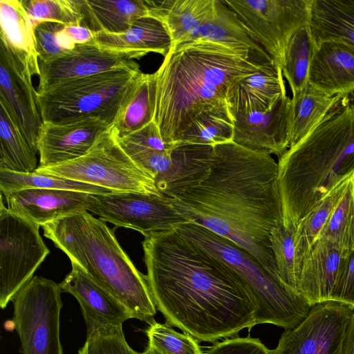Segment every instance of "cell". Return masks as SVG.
Segmentation results:
<instances>
[{
	"instance_id": "31",
	"label": "cell",
	"mask_w": 354,
	"mask_h": 354,
	"mask_svg": "<svg viewBox=\"0 0 354 354\" xmlns=\"http://www.w3.org/2000/svg\"><path fill=\"white\" fill-rule=\"evenodd\" d=\"M0 169L19 173L36 170L37 150L30 144L8 109L0 102Z\"/></svg>"
},
{
	"instance_id": "16",
	"label": "cell",
	"mask_w": 354,
	"mask_h": 354,
	"mask_svg": "<svg viewBox=\"0 0 354 354\" xmlns=\"http://www.w3.org/2000/svg\"><path fill=\"white\" fill-rule=\"evenodd\" d=\"M111 127L96 118L61 124L43 122L37 140L39 167L54 166L84 156Z\"/></svg>"
},
{
	"instance_id": "30",
	"label": "cell",
	"mask_w": 354,
	"mask_h": 354,
	"mask_svg": "<svg viewBox=\"0 0 354 354\" xmlns=\"http://www.w3.org/2000/svg\"><path fill=\"white\" fill-rule=\"evenodd\" d=\"M156 86L153 73H142L131 91L111 128L122 138L153 121Z\"/></svg>"
},
{
	"instance_id": "15",
	"label": "cell",
	"mask_w": 354,
	"mask_h": 354,
	"mask_svg": "<svg viewBox=\"0 0 354 354\" xmlns=\"http://www.w3.org/2000/svg\"><path fill=\"white\" fill-rule=\"evenodd\" d=\"M290 111L291 98L286 94L270 111L233 114L232 142L280 158L290 145Z\"/></svg>"
},
{
	"instance_id": "11",
	"label": "cell",
	"mask_w": 354,
	"mask_h": 354,
	"mask_svg": "<svg viewBox=\"0 0 354 354\" xmlns=\"http://www.w3.org/2000/svg\"><path fill=\"white\" fill-rule=\"evenodd\" d=\"M282 67L288 43L309 24L312 0H223Z\"/></svg>"
},
{
	"instance_id": "35",
	"label": "cell",
	"mask_w": 354,
	"mask_h": 354,
	"mask_svg": "<svg viewBox=\"0 0 354 354\" xmlns=\"http://www.w3.org/2000/svg\"><path fill=\"white\" fill-rule=\"evenodd\" d=\"M41 188L74 190L93 194L113 193L109 189L68 178L41 174L37 171L19 173L0 169V192L17 191Z\"/></svg>"
},
{
	"instance_id": "4",
	"label": "cell",
	"mask_w": 354,
	"mask_h": 354,
	"mask_svg": "<svg viewBox=\"0 0 354 354\" xmlns=\"http://www.w3.org/2000/svg\"><path fill=\"white\" fill-rule=\"evenodd\" d=\"M344 99L279 158L277 182L284 225L297 227L354 174V100Z\"/></svg>"
},
{
	"instance_id": "27",
	"label": "cell",
	"mask_w": 354,
	"mask_h": 354,
	"mask_svg": "<svg viewBox=\"0 0 354 354\" xmlns=\"http://www.w3.org/2000/svg\"><path fill=\"white\" fill-rule=\"evenodd\" d=\"M82 16L81 26L93 33L117 34L137 19L149 16L146 0H76Z\"/></svg>"
},
{
	"instance_id": "29",
	"label": "cell",
	"mask_w": 354,
	"mask_h": 354,
	"mask_svg": "<svg viewBox=\"0 0 354 354\" xmlns=\"http://www.w3.org/2000/svg\"><path fill=\"white\" fill-rule=\"evenodd\" d=\"M342 99L329 97L308 84L292 95L289 148L310 133Z\"/></svg>"
},
{
	"instance_id": "1",
	"label": "cell",
	"mask_w": 354,
	"mask_h": 354,
	"mask_svg": "<svg viewBox=\"0 0 354 354\" xmlns=\"http://www.w3.org/2000/svg\"><path fill=\"white\" fill-rule=\"evenodd\" d=\"M142 245L149 284L166 322L209 342L257 324L254 304L238 275L178 228L145 236Z\"/></svg>"
},
{
	"instance_id": "21",
	"label": "cell",
	"mask_w": 354,
	"mask_h": 354,
	"mask_svg": "<svg viewBox=\"0 0 354 354\" xmlns=\"http://www.w3.org/2000/svg\"><path fill=\"white\" fill-rule=\"evenodd\" d=\"M308 84L329 97L354 94V51L333 41L315 44Z\"/></svg>"
},
{
	"instance_id": "26",
	"label": "cell",
	"mask_w": 354,
	"mask_h": 354,
	"mask_svg": "<svg viewBox=\"0 0 354 354\" xmlns=\"http://www.w3.org/2000/svg\"><path fill=\"white\" fill-rule=\"evenodd\" d=\"M0 38L30 71L39 76L34 26L21 0H0Z\"/></svg>"
},
{
	"instance_id": "44",
	"label": "cell",
	"mask_w": 354,
	"mask_h": 354,
	"mask_svg": "<svg viewBox=\"0 0 354 354\" xmlns=\"http://www.w3.org/2000/svg\"><path fill=\"white\" fill-rule=\"evenodd\" d=\"M331 301L354 308V250L346 257L333 290Z\"/></svg>"
},
{
	"instance_id": "13",
	"label": "cell",
	"mask_w": 354,
	"mask_h": 354,
	"mask_svg": "<svg viewBox=\"0 0 354 354\" xmlns=\"http://www.w3.org/2000/svg\"><path fill=\"white\" fill-rule=\"evenodd\" d=\"M354 308L334 301L313 306L296 326L285 330L274 354H341Z\"/></svg>"
},
{
	"instance_id": "22",
	"label": "cell",
	"mask_w": 354,
	"mask_h": 354,
	"mask_svg": "<svg viewBox=\"0 0 354 354\" xmlns=\"http://www.w3.org/2000/svg\"><path fill=\"white\" fill-rule=\"evenodd\" d=\"M285 95L282 69L273 61L259 71L233 83L228 88L225 102L232 115L265 112L272 109Z\"/></svg>"
},
{
	"instance_id": "12",
	"label": "cell",
	"mask_w": 354,
	"mask_h": 354,
	"mask_svg": "<svg viewBox=\"0 0 354 354\" xmlns=\"http://www.w3.org/2000/svg\"><path fill=\"white\" fill-rule=\"evenodd\" d=\"M88 212L116 228H130L144 237L189 223L175 208L173 198L164 195L139 192L91 194Z\"/></svg>"
},
{
	"instance_id": "41",
	"label": "cell",
	"mask_w": 354,
	"mask_h": 354,
	"mask_svg": "<svg viewBox=\"0 0 354 354\" xmlns=\"http://www.w3.org/2000/svg\"><path fill=\"white\" fill-rule=\"evenodd\" d=\"M117 140L129 157L146 151L168 150L178 143H166L153 121L127 136L117 138Z\"/></svg>"
},
{
	"instance_id": "28",
	"label": "cell",
	"mask_w": 354,
	"mask_h": 354,
	"mask_svg": "<svg viewBox=\"0 0 354 354\" xmlns=\"http://www.w3.org/2000/svg\"><path fill=\"white\" fill-rule=\"evenodd\" d=\"M309 27L314 44L333 41L354 51V0H312Z\"/></svg>"
},
{
	"instance_id": "34",
	"label": "cell",
	"mask_w": 354,
	"mask_h": 354,
	"mask_svg": "<svg viewBox=\"0 0 354 354\" xmlns=\"http://www.w3.org/2000/svg\"><path fill=\"white\" fill-rule=\"evenodd\" d=\"M314 46L309 24L297 30L288 43L281 69L292 95L308 84Z\"/></svg>"
},
{
	"instance_id": "42",
	"label": "cell",
	"mask_w": 354,
	"mask_h": 354,
	"mask_svg": "<svg viewBox=\"0 0 354 354\" xmlns=\"http://www.w3.org/2000/svg\"><path fill=\"white\" fill-rule=\"evenodd\" d=\"M66 26L55 21H41L34 26L36 49L39 62L57 58L68 50L61 43L59 32Z\"/></svg>"
},
{
	"instance_id": "37",
	"label": "cell",
	"mask_w": 354,
	"mask_h": 354,
	"mask_svg": "<svg viewBox=\"0 0 354 354\" xmlns=\"http://www.w3.org/2000/svg\"><path fill=\"white\" fill-rule=\"evenodd\" d=\"M147 354H203L198 341L187 333L176 331L167 322L149 324L146 330Z\"/></svg>"
},
{
	"instance_id": "3",
	"label": "cell",
	"mask_w": 354,
	"mask_h": 354,
	"mask_svg": "<svg viewBox=\"0 0 354 354\" xmlns=\"http://www.w3.org/2000/svg\"><path fill=\"white\" fill-rule=\"evenodd\" d=\"M271 62L263 63L249 53L204 39L171 48L153 73V121L162 140L168 144L178 142L200 113L226 104L227 92L233 83Z\"/></svg>"
},
{
	"instance_id": "5",
	"label": "cell",
	"mask_w": 354,
	"mask_h": 354,
	"mask_svg": "<svg viewBox=\"0 0 354 354\" xmlns=\"http://www.w3.org/2000/svg\"><path fill=\"white\" fill-rule=\"evenodd\" d=\"M42 227L44 235L77 263L131 313L132 318L155 322L156 303L147 276L140 272L119 244L115 228L88 211Z\"/></svg>"
},
{
	"instance_id": "9",
	"label": "cell",
	"mask_w": 354,
	"mask_h": 354,
	"mask_svg": "<svg viewBox=\"0 0 354 354\" xmlns=\"http://www.w3.org/2000/svg\"><path fill=\"white\" fill-rule=\"evenodd\" d=\"M62 292L59 283L34 276L12 299V321L22 354H63L59 338Z\"/></svg>"
},
{
	"instance_id": "46",
	"label": "cell",
	"mask_w": 354,
	"mask_h": 354,
	"mask_svg": "<svg viewBox=\"0 0 354 354\" xmlns=\"http://www.w3.org/2000/svg\"><path fill=\"white\" fill-rule=\"evenodd\" d=\"M341 354H354V312L344 333Z\"/></svg>"
},
{
	"instance_id": "8",
	"label": "cell",
	"mask_w": 354,
	"mask_h": 354,
	"mask_svg": "<svg viewBox=\"0 0 354 354\" xmlns=\"http://www.w3.org/2000/svg\"><path fill=\"white\" fill-rule=\"evenodd\" d=\"M35 171L109 189L113 193L139 192L162 195L153 177L122 149L111 127L84 156Z\"/></svg>"
},
{
	"instance_id": "18",
	"label": "cell",
	"mask_w": 354,
	"mask_h": 354,
	"mask_svg": "<svg viewBox=\"0 0 354 354\" xmlns=\"http://www.w3.org/2000/svg\"><path fill=\"white\" fill-rule=\"evenodd\" d=\"M61 282L62 292L77 300L87 327V333L104 328L122 326L132 318L125 306L95 283L77 263Z\"/></svg>"
},
{
	"instance_id": "40",
	"label": "cell",
	"mask_w": 354,
	"mask_h": 354,
	"mask_svg": "<svg viewBox=\"0 0 354 354\" xmlns=\"http://www.w3.org/2000/svg\"><path fill=\"white\" fill-rule=\"evenodd\" d=\"M78 354H147L138 352L127 342L122 326L100 329L86 333V340Z\"/></svg>"
},
{
	"instance_id": "25",
	"label": "cell",
	"mask_w": 354,
	"mask_h": 354,
	"mask_svg": "<svg viewBox=\"0 0 354 354\" xmlns=\"http://www.w3.org/2000/svg\"><path fill=\"white\" fill-rule=\"evenodd\" d=\"M196 39L249 53L263 63L273 61L249 28L223 0H215L213 14L201 28Z\"/></svg>"
},
{
	"instance_id": "24",
	"label": "cell",
	"mask_w": 354,
	"mask_h": 354,
	"mask_svg": "<svg viewBox=\"0 0 354 354\" xmlns=\"http://www.w3.org/2000/svg\"><path fill=\"white\" fill-rule=\"evenodd\" d=\"M149 16L166 28L172 48L197 39L202 26L212 17L215 0H146Z\"/></svg>"
},
{
	"instance_id": "20",
	"label": "cell",
	"mask_w": 354,
	"mask_h": 354,
	"mask_svg": "<svg viewBox=\"0 0 354 354\" xmlns=\"http://www.w3.org/2000/svg\"><path fill=\"white\" fill-rule=\"evenodd\" d=\"M346 257L334 242L319 238L300 266L297 292L312 306L331 301Z\"/></svg>"
},
{
	"instance_id": "19",
	"label": "cell",
	"mask_w": 354,
	"mask_h": 354,
	"mask_svg": "<svg viewBox=\"0 0 354 354\" xmlns=\"http://www.w3.org/2000/svg\"><path fill=\"white\" fill-rule=\"evenodd\" d=\"M1 194L10 211L43 226L65 216L88 211L91 194L74 190L32 188Z\"/></svg>"
},
{
	"instance_id": "14",
	"label": "cell",
	"mask_w": 354,
	"mask_h": 354,
	"mask_svg": "<svg viewBox=\"0 0 354 354\" xmlns=\"http://www.w3.org/2000/svg\"><path fill=\"white\" fill-rule=\"evenodd\" d=\"M32 77L28 68L1 41L0 102L8 109L24 136L37 150L38 133L43 121Z\"/></svg>"
},
{
	"instance_id": "33",
	"label": "cell",
	"mask_w": 354,
	"mask_h": 354,
	"mask_svg": "<svg viewBox=\"0 0 354 354\" xmlns=\"http://www.w3.org/2000/svg\"><path fill=\"white\" fill-rule=\"evenodd\" d=\"M349 178L335 187L297 224L295 236L296 278L305 256L319 238L333 211L343 197Z\"/></svg>"
},
{
	"instance_id": "7",
	"label": "cell",
	"mask_w": 354,
	"mask_h": 354,
	"mask_svg": "<svg viewBox=\"0 0 354 354\" xmlns=\"http://www.w3.org/2000/svg\"><path fill=\"white\" fill-rule=\"evenodd\" d=\"M142 73L136 64L37 91L42 121L61 124L96 118L112 127Z\"/></svg>"
},
{
	"instance_id": "39",
	"label": "cell",
	"mask_w": 354,
	"mask_h": 354,
	"mask_svg": "<svg viewBox=\"0 0 354 354\" xmlns=\"http://www.w3.org/2000/svg\"><path fill=\"white\" fill-rule=\"evenodd\" d=\"M35 26L41 21H55L65 26L81 25L82 16L76 0H21Z\"/></svg>"
},
{
	"instance_id": "43",
	"label": "cell",
	"mask_w": 354,
	"mask_h": 354,
	"mask_svg": "<svg viewBox=\"0 0 354 354\" xmlns=\"http://www.w3.org/2000/svg\"><path fill=\"white\" fill-rule=\"evenodd\" d=\"M203 354H274L258 338L249 335L233 337L215 344Z\"/></svg>"
},
{
	"instance_id": "32",
	"label": "cell",
	"mask_w": 354,
	"mask_h": 354,
	"mask_svg": "<svg viewBox=\"0 0 354 354\" xmlns=\"http://www.w3.org/2000/svg\"><path fill=\"white\" fill-rule=\"evenodd\" d=\"M233 133V116L227 104H223L207 108L200 113L178 142L214 147L232 142Z\"/></svg>"
},
{
	"instance_id": "38",
	"label": "cell",
	"mask_w": 354,
	"mask_h": 354,
	"mask_svg": "<svg viewBox=\"0 0 354 354\" xmlns=\"http://www.w3.org/2000/svg\"><path fill=\"white\" fill-rule=\"evenodd\" d=\"M295 232V225H284L283 222L271 230L270 239L280 279L287 286L297 292Z\"/></svg>"
},
{
	"instance_id": "2",
	"label": "cell",
	"mask_w": 354,
	"mask_h": 354,
	"mask_svg": "<svg viewBox=\"0 0 354 354\" xmlns=\"http://www.w3.org/2000/svg\"><path fill=\"white\" fill-rule=\"evenodd\" d=\"M277 176L271 154L232 141L217 145L207 176L173 204L189 223L233 241L280 279L270 239L283 222Z\"/></svg>"
},
{
	"instance_id": "36",
	"label": "cell",
	"mask_w": 354,
	"mask_h": 354,
	"mask_svg": "<svg viewBox=\"0 0 354 354\" xmlns=\"http://www.w3.org/2000/svg\"><path fill=\"white\" fill-rule=\"evenodd\" d=\"M319 238L334 242L347 256L354 250V174Z\"/></svg>"
},
{
	"instance_id": "6",
	"label": "cell",
	"mask_w": 354,
	"mask_h": 354,
	"mask_svg": "<svg viewBox=\"0 0 354 354\" xmlns=\"http://www.w3.org/2000/svg\"><path fill=\"white\" fill-rule=\"evenodd\" d=\"M178 229L238 275L254 304L257 324H272L288 330L298 325L310 312L312 306L303 297L233 241L194 223Z\"/></svg>"
},
{
	"instance_id": "10",
	"label": "cell",
	"mask_w": 354,
	"mask_h": 354,
	"mask_svg": "<svg viewBox=\"0 0 354 354\" xmlns=\"http://www.w3.org/2000/svg\"><path fill=\"white\" fill-rule=\"evenodd\" d=\"M39 225L6 207L0 199V307L4 309L50 253Z\"/></svg>"
},
{
	"instance_id": "45",
	"label": "cell",
	"mask_w": 354,
	"mask_h": 354,
	"mask_svg": "<svg viewBox=\"0 0 354 354\" xmlns=\"http://www.w3.org/2000/svg\"><path fill=\"white\" fill-rule=\"evenodd\" d=\"M62 32L73 46L93 41L95 35L91 30L81 25L66 26Z\"/></svg>"
},
{
	"instance_id": "23",
	"label": "cell",
	"mask_w": 354,
	"mask_h": 354,
	"mask_svg": "<svg viewBox=\"0 0 354 354\" xmlns=\"http://www.w3.org/2000/svg\"><path fill=\"white\" fill-rule=\"evenodd\" d=\"M93 42L100 48L122 55L129 59H140L149 53L164 57L172 48L171 37L159 20L147 16L141 17L120 33H96Z\"/></svg>"
},
{
	"instance_id": "17",
	"label": "cell",
	"mask_w": 354,
	"mask_h": 354,
	"mask_svg": "<svg viewBox=\"0 0 354 354\" xmlns=\"http://www.w3.org/2000/svg\"><path fill=\"white\" fill-rule=\"evenodd\" d=\"M136 63L105 50L93 41L76 45L68 53L48 62H39V84L37 91L71 80L90 76Z\"/></svg>"
}]
</instances>
